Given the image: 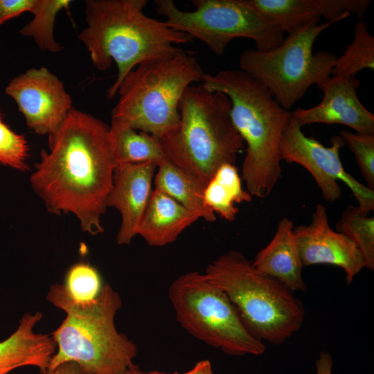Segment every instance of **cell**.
I'll return each instance as SVG.
<instances>
[{"label":"cell","instance_id":"1","mask_svg":"<svg viewBox=\"0 0 374 374\" xmlns=\"http://www.w3.org/2000/svg\"><path fill=\"white\" fill-rule=\"evenodd\" d=\"M48 141L49 152L42 151L30 176L32 188L49 212L71 213L83 231L103 233L100 217L107 208L116 166L109 126L72 108Z\"/></svg>","mask_w":374,"mask_h":374},{"label":"cell","instance_id":"2","mask_svg":"<svg viewBox=\"0 0 374 374\" xmlns=\"http://www.w3.org/2000/svg\"><path fill=\"white\" fill-rule=\"evenodd\" d=\"M147 0H87V26L78 35L93 66L108 69L114 61L118 74L107 91L113 98L126 75L139 64L167 59L183 51L176 45L193 41L165 21L147 16Z\"/></svg>","mask_w":374,"mask_h":374},{"label":"cell","instance_id":"3","mask_svg":"<svg viewBox=\"0 0 374 374\" xmlns=\"http://www.w3.org/2000/svg\"><path fill=\"white\" fill-rule=\"evenodd\" d=\"M203 85L229 98L232 123L246 144L242 179L247 191L268 197L281 177L280 143L292 112L269 91L241 70L225 69L204 75Z\"/></svg>","mask_w":374,"mask_h":374},{"label":"cell","instance_id":"4","mask_svg":"<svg viewBox=\"0 0 374 374\" xmlns=\"http://www.w3.org/2000/svg\"><path fill=\"white\" fill-rule=\"evenodd\" d=\"M66 317L52 332L58 347L48 370L75 362L91 374H124L135 364L136 345L116 328L114 318L122 305L119 294L103 285L93 301H73L60 284L52 285L46 296Z\"/></svg>","mask_w":374,"mask_h":374},{"label":"cell","instance_id":"5","mask_svg":"<svg viewBox=\"0 0 374 374\" xmlns=\"http://www.w3.org/2000/svg\"><path fill=\"white\" fill-rule=\"evenodd\" d=\"M231 107L224 93L190 85L179 102V127L159 139L168 160L204 188L220 166L235 165L245 145L232 123Z\"/></svg>","mask_w":374,"mask_h":374},{"label":"cell","instance_id":"6","mask_svg":"<svg viewBox=\"0 0 374 374\" xmlns=\"http://www.w3.org/2000/svg\"><path fill=\"white\" fill-rule=\"evenodd\" d=\"M204 274L225 292L258 339L280 344L301 328L305 318L302 302L280 281L256 270L242 253L220 255L208 265Z\"/></svg>","mask_w":374,"mask_h":374},{"label":"cell","instance_id":"7","mask_svg":"<svg viewBox=\"0 0 374 374\" xmlns=\"http://www.w3.org/2000/svg\"><path fill=\"white\" fill-rule=\"evenodd\" d=\"M206 74L192 52L141 63L120 84L112 119L159 139L180 124L179 102L186 89Z\"/></svg>","mask_w":374,"mask_h":374},{"label":"cell","instance_id":"8","mask_svg":"<svg viewBox=\"0 0 374 374\" xmlns=\"http://www.w3.org/2000/svg\"><path fill=\"white\" fill-rule=\"evenodd\" d=\"M181 326L195 338L231 355H260L263 341L242 322L227 295L198 271L177 277L168 290Z\"/></svg>","mask_w":374,"mask_h":374},{"label":"cell","instance_id":"9","mask_svg":"<svg viewBox=\"0 0 374 374\" xmlns=\"http://www.w3.org/2000/svg\"><path fill=\"white\" fill-rule=\"evenodd\" d=\"M335 21L310 24L290 34L269 51L248 49L239 67L265 86L274 99L289 110L314 84L331 75L336 56L327 51L313 53L317 37Z\"/></svg>","mask_w":374,"mask_h":374},{"label":"cell","instance_id":"10","mask_svg":"<svg viewBox=\"0 0 374 374\" xmlns=\"http://www.w3.org/2000/svg\"><path fill=\"white\" fill-rule=\"evenodd\" d=\"M195 10H180L172 0H155L156 10L166 24L202 41L222 55L229 43L239 37L254 41L256 49L269 51L283 42L284 33L244 0H192Z\"/></svg>","mask_w":374,"mask_h":374},{"label":"cell","instance_id":"11","mask_svg":"<svg viewBox=\"0 0 374 374\" xmlns=\"http://www.w3.org/2000/svg\"><path fill=\"white\" fill-rule=\"evenodd\" d=\"M340 136L331 138V145L324 146L313 137H308L292 118L286 125L280 143L281 160L298 163L313 177L323 198L329 202L339 199L342 194L337 182L343 181L356 198L359 210L368 215L374 210V190L359 182L343 167L340 149L345 145Z\"/></svg>","mask_w":374,"mask_h":374},{"label":"cell","instance_id":"12","mask_svg":"<svg viewBox=\"0 0 374 374\" xmlns=\"http://www.w3.org/2000/svg\"><path fill=\"white\" fill-rule=\"evenodd\" d=\"M5 92L16 102L27 125L40 135L54 132L73 108L63 82L45 67L15 77Z\"/></svg>","mask_w":374,"mask_h":374},{"label":"cell","instance_id":"13","mask_svg":"<svg viewBox=\"0 0 374 374\" xmlns=\"http://www.w3.org/2000/svg\"><path fill=\"white\" fill-rule=\"evenodd\" d=\"M294 233L303 267L319 264L339 267L345 272L348 285L364 267L357 247L345 235L330 228L327 208L320 203L315 206L311 222L294 227Z\"/></svg>","mask_w":374,"mask_h":374},{"label":"cell","instance_id":"14","mask_svg":"<svg viewBox=\"0 0 374 374\" xmlns=\"http://www.w3.org/2000/svg\"><path fill=\"white\" fill-rule=\"evenodd\" d=\"M359 84L355 76L330 75L317 84L323 93L321 102L308 109L297 108L292 116L301 127L312 123L339 124L355 133L374 135V114L358 98Z\"/></svg>","mask_w":374,"mask_h":374},{"label":"cell","instance_id":"15","mask_svg":"<svg viewBox=\"0 0 374 374\" xmlns=\"http://www.w3.org/2000/svg\"><path fill=\"white\" fill-rule=\"evenodd\" d=\"M157 168L154 163L144 162L118 165L114 169L107 207H114L121 215L116 236L118 244H129L137 235L152 192V184Z\"/></svg>","mask_w":374,"mask_h":374},{"label":"cell","instance_id":"16","mask_svg":"<svg viewBox=\"0 0 374 374\" xmlns=\"http://www.w3.org/2000/svg\"><path fill=\"white\" fill-rule=\"evenodd\" d=\"M293 221L281 219L269 243L260 249L252 261L259 272L276 278L293 292H305L308 287L302 276L303 263Z\"/></svg>","mask_w":374,"mask_h":374},{"label":"cell","instance_id":"17","mask_svg":"<svg viewBox=\"0 0 374 374\" xmlns=\"http://www.w3.org/2000/svg\"><path fill=\"white\" fill-rule=\"evenodd\" d=\"M42 317L41 312L25 314L17 329L0 342V374L24 366H37L42 374L48 371L56 344L50 335L34 332Z\"/></svg>","mask_w":374,"mask_h":374},{"label":"cell","instance_id":"18","mask_svg":"<svg viewBox=\"0 0 374 374\" xmlns=\"http://www.w3.org/2000/svg\"><path fill=\"white\" fill-rule=\"evenodd\" d=\"M190 211L166 194L154 189L141 220L137 235L152 247H163L177 240L198 219Z\"/></svg>","mask_w":374,"mask_h":374},{"label":"cell","instance_id":"19","mask_svg":"<svg viewBox=\"0 0 374 374\" xmlns=\"http://www.w3.org/2000/svg\"><path fill=\"white\" fill-rule=\"evenodd\" d=\"M109 139L116 166L152 162L157 166L168 160L160 140L112 119Z\"/></svg>","mask_w":374,"mask_h":374},{"label":"cell","instance_id":"20","mask_svg":"<svg viewBox=\"0 0 374 374\" xmlns=\"http://www.w3.org/2000/svg\"><path fill=\"white\" fill-rule=\"evenodd\" d=\"M154 177V189L172 197L186 208L198 213L207 222L216 220L215 213L206 205L204 188L193 177L168 160L157 166Z\"/></svg>","mask_w":374,"mask_h":374},{"label":"cell","instance_id":"21","mask_svg":"<svg viewBox=\"0 0 374 374\" xmlns=\"http://www.w3.org/2000/svg\"><path fill=\"white\" fill-rule=\"evenodd\" d=\"M206 205L223 219L233 221L238 213L235 203L251 202L252 195L242 187L238 168L233 164L220 166L204 191Z\"/></svg>","mask_w":374,"mask_h":374},{"label":"cell","instance_id":"22","mask_svg":"<svg viewBox=\"0 0 374 374\" xmlns=\"http://www.w3.org/2000/svg\"><path fill=\"white\" fill-rule=\"evenodd\" d=\"M253 9L288 34L321 17L318 0H244Z\"/></svg>","mask_w":374,"mask_h":374},{"label":"cell","instance_id":"23","mask_svg":"<svg viewBox=\"0 0 374 374\" xmlns=\"http://www.w3.org/2000/svg\"><path fill=\"white\" fill-rule=\"evenodd\" d=\"M374 69V37L370 35L363 20L357 21L354 37L346 46L344 54L337 57L331 71L336 78L355 76L364 69Z\"/></svg>","mask_w":374,"mask_h":374},{"label":"cell","instance_id":"24","mask_svg":"<svg viewBox=\"0 0 374 374\" xmlns=\"http://www.w3.org/2000/svg\"><path fill=\"white\" fill-rule=\"evenodd\" d=\"M71 0H35L30 12L33 19L20 30V34L32 37L43 51L58 53L64 46L55 42L53 27L55 17L63 8H67Z\"/></svg>","mask_w":374,"mask_h":374},{"label":"cell","instance_id":"25","mask_svg":"<svg viewBox=\"0 0 374 374\" xmlns=\"http://www.w3.org/2000/svg\"><path fill=\"white\" fill-rule=\"evenodd\" d=\"M336 230L351 240L360 251L364 267L374 269V217L349 204L336 224Z\"/></svg>","mask_w":374,"mask_h":374},{"label":"cell","instance_id":"26","mask_svg":"<svg viewBox=\"0 0 374 374\" xmlns=\"http://www.w3.org/2000/svg\"><path fill=\"white\" fill-rule=\"evenodd\" d=\"M63 285L68 295L79 303L93 301L103 287L98 270L86 262L71 266L66 274Z\"/></svg>","mask_w":374,"mask_h":374},{"label":"cell","instance_id":"27","mask_svg":"<svg viewBox=\"0 0 374 374\" xmlns=\"http://www.w3.org/2000/svg\"><path fill=\"white\" fill-rule=\"evenodd\" d=\"M28 146L24 136L12 130L6 125L0 112V163L14 169H28Z\"/></svg>","mask_w":374,"mask_h":374},{"label":"cell","instance_id":"28","mask_svg":"<svg viewBox=\"0 0 374 374\" xmlns=\"http://www.w3.org/2000/svg\"><path fill=\"white\" fill-rule=\"evenodd\" d=\"M340 136L353 152L366 186L374 190V135L342 130Z\"/></svg>","mask_w":374,"mask_h":374},{"label":"cell","instance_id":"29","mask_svg":"<svg viewBox=\"0 0 374 374\" xmlns=\"http://www.w3.org/2000/svg\"><path fill=\"white\" fill-rule=\"evenodd\" d=\"M321 17L327 21H338L356 14L362 18L371 4V0H318Z\"/></svg>","mask_w":374,"mask_h":374},{"label":"cell","instance_id":"30","mask_svg":"<svg viewBox=\"0 0 374 374\" xmlns=\"http://www.w3.org/2000/svg\"><path fill=\"white\" fill-rule=\"evenodd\" d=\"M35 0H0V25L23 12H31Z\"/></svg>","mask_w":374,"mask_h":374},{"label":"cell","instance_id":"31","mask_svg":"<svg viewBox=\"0 0 374 374\" xmlns=\"http://www.w3.org/2000/svg\"><path fill=\"white\" fill-rule=\"evenodd\" d=\"M44 374H91L75 362H64Z\"/></svg>","mask_w":374,"mask_h":374},{"label":"cell","instance_id":"32","mask_svg":"<svg viewBox=\"0 0 374 374\" xmlns=\"http://www.w3.org/2000/svg\"><path fill=\"white\" fill-rule=\"evenodd\" d=\"M316 374H332V358L327 352H321L316 360Z\"/></svg>","mask_w":374,"mask_h":374},{"label":"cell","instance_id":"33","mask_svg":"<svg viewBox=\"0 0 374 374\" xmlns=\"http://www.w3.org/2000/svg\"><path fill=\"white\" fill-rule=\"evenodd\" d=\"M181 374H213L211 363L208 359L198 362L190 371Z\"/></svg>","mask_w":374,"mask_h":374},{"label":"cell","instance_id":"34","mask_svg":"<svg viewBox=\"0 0 374 374\" xmlns=\"http://www.w3.org/2000/svg\"><path fill=\"white\" fill-rule=\"evenodd\" d=\"M124 374H181V373H177V372H174L172 373H162V372H159L156 371L145 373V372L141 371L139 369L138 366L135 365L134 366L128 368L124 373Z\"/></svg>","mask_w":374,"mask_h":374}]
</instances>
